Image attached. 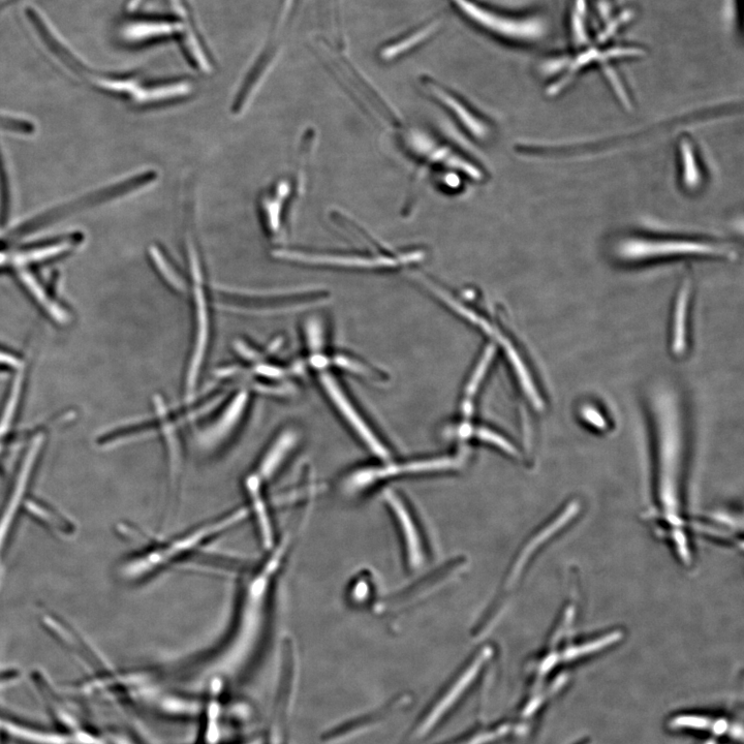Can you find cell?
I'll return each instance as SVG.
<instances>
[{
	"mask_svg": "<svg viewBox=\"0 0 744 744\" xmlns=\"http://www.w3.org/2000/svg\"><path fill=\"white\" fill-rule=\"evenodd\" d=\"M290 533L267 551L261 565L242 587L233 627L217 648L185 681L200 690L228 689L250 673L267 638L276 586L291 552Z\"/></svg>",
	"mask_w": 744,
	"mask_h": 744,
	"instance_id": "1",
	"label": "cell"
},
{
	"mask_svg": "<svg viewBox=\"0 0 744 744\" xmlns=\"http://www.w3.org/2000/svg\"><path fill=\"white\" fill-rule=\"evenodd\" d=\"M247 517H250L248 509L240 507L193 530L154 543L121 563L119 577L128 583H139L159 575L200 553L214 539Z\"/></svg>",
	"mask_w": 744,
	"mask_h": 744,
	"instance_id": "2",
	"label": "cell"
},
{
	"mask_svg": "<svg viewBox=\"0 0 744 744\" xmlns=\"http://www.w3.org/2000/svg\"><path fill=\"white\" fill-rule=\"evenodd\" d=\"M656 422L660 492L667 501L678 490L685 455V430L677 399L672 393H659L653 405Z\"/></svg>",
	"mask_w": 744,
	"mask_h": 744,
	"instance_id": "3",
	"label": "cell"
},
{
	"mask_svg": "<svg viewBox=\"0 0 744 744\" xmlns=\"http://www.w3.org/2000/svg\"><path fill=\"white\" fill-rule=\"evenodd\" d=\"M619 258L626 262H644L679 256H727L720 245L694 239L642 237L625 242Z\"/></svg>",
	"mask_w": 744,
	"mask_h": 744,
	"instance_id": "4",
	"label": "cell"
},
{
	"mask_svg": "<svg viewBox=\"0 0 744 744\" xmlns=\"http://www.w3.org/2000/svg\"><path fill=\"white\" fill-rule=\"evenodd\" d=\"M452 2L465 18L495 37L509 41H531L542 35L539 22L511 18L477 3L476 0Z\"/></svg>",
	"mask_w": 744,
	"mask_h": 744,
	"instance_id": "5",
	"label": "cell"
},
{
	"mask_svg": "<svg viewBox=\"0 0 744 744\" xmlns=\"http://www.w3.org/2000/svg\"><path fill=\"white\" fill-rule=\"evenodd\" d=\"M489 650H485L484 653L479 655L473 664H471L464 673L454 682V685L438 700V702L431 706L430 710L426 713L416 729L413 731L411 740H421L424 738L433 728L437 726L439 722L447 715V712L455 705L460 699L462 694L468 690L469 686L473 684L476 676L479 674L484 662L489 657Z\"/></svg>",
	"mask_w": 744,
	"mask_h": 744,
	"instance_id": "6",
	"label": "cell"
},
{
	"mask_svg": "<svg viewBox=\"0 0 744 744\" xmlns=\"http://www.w3.org/2000/svg\"><path fill=\"white\" fill-rule=\"evenodd\" d=\"M189 257L191 260L192 274L194 278L195 300L197 306L198 334L193 359L188 376V391L191 393L196 385L199 371L204 359L208 341V313L205 293L203 290V276L195 246L189 244Z\"/></svg>",
	"mask_w": 744,
	"mask_h": 744,
	"instance_id": "7",
	"label": "cell"
},
{
	"mask_svg": "<svg viewBox=\"0 0 744 744\" xmlns=\"http://www.w3.org/2000/svg\"><path fill=\"white\" fill-rule=\"evenodd\" d=\"M322 383L338 410L343 413L351 426L358 432L359 437L366 443L371 451H374L378 456L386 458V449L384 448L382 443L379 442L374 432H371L370 428L359 416L352 403L349 399H347L344 392L341 391V389L338 387L335 380L329 375H324L322 377Z\"/></svg>",
	"mask_w": 744,
	"mask_h": 744,
	"instance_id": "8",
	"label": "cell"
},
{
	"mask_svg": "<svg viewBox=\"0 0 744 744\" xmlns=\"http://www.w3.org/2000/svg\"><path fill=\"white\" fill-rule=\"evenodd\" d=\"M454 464H456V461L450 458H437L415 461L406 464L389 465V467L370 469L358 473L357 475L355 474L351 479V483L354 487L356 485L363 486L375 482L379 479H384L396 475L423 471L446 470L454 467Z\"/></svg>",
	"mask_w": 744,
	"mask_h": 744,
	"instance_id": "9",
	"label": "cell"
},
{
	"mask_svg": "<svg viewBox=\"0 0 744 744\" xmlns=\"http://www.w3.org/2000/svg\"><path fill=\"white\" fill-rule=\"evenodd\" d=\"M179 22L167 20L140 19L131 21L120 30L121 39L128 44L140 45L169 38L183 28Z\"/></svg>",
	"mask_w": 744,
	"mask_h": 744,
	"instance_id": "10",
	"label": "cell"
},
{
	"mask_svg": "<svg viewBox=\"0 0 744 744\" xmlns=\"http://www.w3.org/2000/svg\"><path fill=\"white\" fill-rule=\"evenodd\" d=\"M296 441V434L294 432H284L263 457L257 472L247 479L251 480L261 491L265 492V485L277 473L278 469L281 468L282 463L295 446Z\"/></svg>",
	"mask_w": 744,
	"mask_h": 744,
	"instance_id": "11",
	"label": "cell"
},
{
	"mask_svg": "<svg viewBox=\"0 0 744 744\" xmlns=\"http://www.w3.org/2000/svg\"><path fill=\"white\" fill-rule=\"evenodd\" d=\"M691 300V282L689 279L681 285L677 295L671 333V351L679 357L685 354L688 348V318Z\"/></svg>",
	"mask_w": 744,
	"mask_h": 744,
	"instance_id": "12",
	"label": "cell"
},
{
	"mask_svg": "<svg viewBox=\"0 0 744 744\" xmlns=\"http://www.w3.org/2000/svg\"><path fill=\"white\" fill-rule=\"evenodd\" d=\"M275 57V51H267L260 56L250 74H248L243 81V84L235 97L231 108L234 115L242 114L247 107L250 106L256 95V91L269 72Z\"/></svg>",
	"mask_w": 744,
	"mask_h": 744,
	"instance_id": "13",
	"label": "cell"
},
{
	"mask_svg": "<svg viewBox=\"0 0 744 744\" xmlns=\"http://www.w3.org/2000/svg\"><path fill=\"white\" fill-rule=\"evenodd\" d=\"M247 401L246 393H240L231 403L226 413L215 425H213L203 436L202 442L205 446L217 444L227 436L235 426Z\"/></svg>",
	"mask_w": 744,
	"mask_h": 744,
	"instance_id": "14",
	"label": "cell"
},
{
	"mask_svg": "<svg viewBox=\"0 0 744 744\" xmlns=\"http://www.w3.org/2000/svg\"><path fill=\"white\" fill-rule=\"evenodd\" d=\"M388 499H390L392 507L396 512V515L399 517L403 532L406 534L411 562L413 565H418L421 558L420 544L411 517L407 510L403 508L402 504L394 498L393 495H390V498L388 496Z\"/></svg>",
	"mask_w": 744,
	"mask_h": 744,
	"instance_id": "15",
	"label": "cell"
},
{
	"mask_svg": "<svg viewBox=\"0 0 744 744\" xmlns=\"http://www.w3.org/2000/svg\"><path fill=\"white\" fill-rule=\"evenodd\" d=\"M438 28V22H432L423 28H419L415 31L414 35L403 37L397 43L388 46L383 51V54L386 58L392 59L395 56L406 53L430 38L433 33H436Z\"/></svg>",
	"mask_w": 744,
	"mask_h": 744,
	"instance_id": "16",
	"label": "cell"
},
{
	"mask_svg": "<svg viewBox=\"0 0 744 744\" xmlns=\"http://www.w3.org/2000/svg\"><path fill=\"white\" fill-rule=\"evenodd\" d=\"M151 257L155 265L160 269L161 274L166 278V281L175 289L180 292L185 290L184 282L181 281L180 276L171 267V264L160 252L159 247H151Z\"/></svg>",
	"mask_w": 744,
	"mask_h": 744,
	"instance_id": "17",
	"label": "cell"
},
{
	"mask_svg": "<svg viewBox=\"0 0 744 744\" xmlns=\"http://www.w3.org/2000/svg\"><path fill=\"white\" fill-rule=\"evenodd\" d=\"M477 436L493 445L499 446L502 450L505 452L515 456L517 454L516 449L514 446H512L507 440H505L503 437L499 436L498 433H494L489 430H479L477 432Z\"/></svg>",
	"mask_w": 744,
	"mask_h": 744,
	"instance_id": "18",
	"label": "cell"
},
{
	"mask_svg": "<svg viewBox=\"0 0 744 744\" xmlns=\"http://www.w3.org/2000/svg\"><path fill=\"white\" fill-rule=\"evenodd\" d=\"M0 367L19 369L21 362L14 355L0 350Z\"/></svg>",
	"mask_w": 744,
	"mask_h": 744,
	"instance_id": "19",
	"label": "cell"
},
{
	"mask_svg": "<svg viewBox=\"0 0 744 744\" xmlns=\"http://www.w3.org/2000/svg\"><path fill=\"white\" fill-rule=\"evenodd\" d=\"M3 211H4V197H3V188H2V179H0V224H2L3 221Z\"/></svg>",
	"mask_w": 744,
	"mask_h": 744,
	"instance_id": "20",
	"label": "cell"
}]
</instances>
